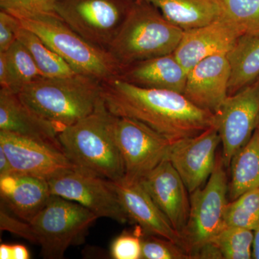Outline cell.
<instances>
[{
    "instance_id": "obj_1",
    "label": "cell",
    "mask_w": 259,
    "mask_h": 259,
    "mask_svg": "<svg viewBox=\"0 0 259 259\" xmlns=\"http://www.w3.org/2000/svg\"><path fill=\"white\" fill-rule=\"evenodd\" d=\"M102 86L110 113L142 122L171 143L216 126L214 114L196 106L182 93L140 88L117 77Z\"/></svg>"
},
{
    "instance_id": "obj_2",
    "label": "cell",
    "mask_w": 259,
    "mask_h": 259,
    "mask_svg": "<svg viewBox=\"0 0 259 259\" xmlns=\"http://www.w3.org/2000/svg\"><path fill=\"white\" fill-rule=\"evenodd\" d=\"M113 121L102 98L93 113L59 134L63 152L73 164L110 181L125 176Z\"/></svg>"
},
{
    "instance_id": "obj_3",
    "label": "cell",
    "mask_w": 259,
    "mask_h": 259,
    "mask_svg": "<svg viewBox=\"0 0 259 259\" xmlns=\"http://www.w3.org/2000/svg\"><path fill=\"white\" fill-rule=\"evenodd\" d=\"M102 81L76 74L42 77L24 87L19 97L60 131L93 113L102 98Z\"/></svg>"
},
{
    "instance_id": "obj_4",
    "label": "cell",
    "mask_w": 259,
    "mask_h": 259,
    "mask_svg": "<svg viewBox=\"0 0 259 259\" xmlns=\"http://www.w3.org/2000/svg\"><path fill=\"white\" fill-rule=\"evenodd\" d=\"M184 34L154 5L134 0L108 51L121 67L173 54Z\"/></svg>"
},
{
    "instance_id": "obj_5",
    "label": "cell",
    "mask_w": 259,
    "mask_h": 259,
    "mask_svg": "<svg viewBox=\"0 0 259 259\" xmlns=\"http://www.w3.org/2000/svg\"><path fill=\"white\" fill-rule=\"evenodd\" d=\"M11 14L23 28L36 34L57 53L76 74L102 82L120 74L122 67L110 51L85 40L54 12Z\"/></svg>"
},
{
    "instance_id": "obj_6",
    "label": "cell",
    "mask_w": 259,
    "mask_h": 259,
    "mask_svg": "<svg viewBox=\"0 0 259 259\" xmlns=\"http://www.w3.org/2000/svg\"><path fill=\"white\" fill-rule=\"evenodd\" d=\"M97 216L81 204L51 195L45 207L30 221L36 244L44 258H64L68 248L84 241Z\"/></svg>"
},
{
    "instance_id": "obj_7",
    "label": "cell",
    "mask_w": 259,
    "mask_h": 259,
    "mask_svg": "<svg viewBox=\"0 0 259 259\" xmlns=\"http://www.w3.org/2000/svg\"><path fill=\"white\" fill-rule=\"evenodd\" d=\"M222 156L204 187L190 194L188 221L182 233L186 249L191 252L213 238L226 226L224 213L228 203V180Z\"/></svg>"
},
{
    "instance_id": "obj_8",
    "label": "cell",
    "mask_w": 259,
    "mask_h": 259,
    "mask_svg": "<svg viewBox=\"0 0 259 259\" xmlns=\"http://www.w3.org/2000/svg\"><path fill=\"white\" fill-rule=\"evenodd\" d=\"M134 0H58L54 13L85 40L106 49Z\"/></svg>"
},
{
    "instance_id": "obj_9",
    "label": "cell",
    "mask_w": 259,
    "mask_h": 259,
    "mask_svg": "<svg viewBox=\"0 0 259 259\" xmlns=\"http://www.w3.org/2000/svg\"><path fill=\"white\" fill-rule=\"evenodd\" d=\"M51 193L81 204L99 218L120 223L128 221L110 180L74 166L48 180Z\"/></svg>"
},
{
    "instance_id": "obj_10",
    "label": "cell",
    "mask_w": 259,
    "mask_h": 259,
    "mask_svg": "<svg viewBox=\"0 0 259 259\" xmlns=\"http://www.w3.org/2000/svg\"><path fill=\"white\" fill-rule=\"evenodd\" d=\"M113 125L126 178L141 180L168 158L171 141L147 125L115 115Z\"/></svg>"
},
{
    "instance_id": "obj_11",
    "label": "cell",
    "mask_w": 259,
    "mask_h": 259,
    "mask_svg": "<svg viewBox=\"0 0 259 259\" xmlns=\"http://www.w3.org/2000/svg\"><path fill=\"white\" fill-rule=\"evenodd\" d=\"M215 115L223 145L225 166L253 136L259 121V78L243 90L228 95Z\"/></svg>"
},
{
    "instance_id": "obj_12",
    "label": "cell",
    "mask_w": 259,
    "mask_h": 259,
    "mask_svg": "<svg viewBox=\"0 0 259 259\" xmlns=\"http://www.w3.org/2000/svg\"><path fill=\"white\" fill-rule=\"evenodd\" d=\"M220 144L221 136L216 126L171 143L167 159L178 172L190 194L202 187L212 175Z\"/></svg>"
},
{
    "instance_id": "obj_13",
    "label": "cell",
    "mask_w": 259,
    "mask_h": 259,
    "mask_svg": "<svg viewBox=\"0 0 259 259\" xmlns=\"http://www.w3.org/2000/svg\"><path fill=\"white\" fill-rule=\"evenodd\" d=\"M0 148L8 156L13 173L48 180L75 166L62 151L13 133L0 131Z\"/></svg>"
},
{
    "instance_id": "obj_14",
    "label": "cell",
    "mask_w": 259,
    "mask_h": 259,
    "mask_svg": "<svg viewBox=\"0 0 259 259\" xmlns=\"http://www.w3.org/2000/svg\"><path fill=\"white\" fill-rule=\"evenodd\" d=\"M127 218L144 234L166 238L184 247L182 236L171 226L140 180L122 177L110 181ZM187 250V249H186Z\"/></svg>"
},
{
    "instance_id": "obj_15",
    "label": "cell",
    "mask_w": 259,
    "mask_h": 259,
    "mask_svg": "<svg viewBox=\"0 0 259 259\" xmlns=\"http://www.w3.org/2000/svg\"><path fill=\"white\" fill-rule=\"evenodd\" d=\"M140 182L182 236L190 214V192L171 162L168 159L162 161Z\"/></svg>"
},
{
    "instance_id": "obj_16",
    "label": "cell",
    "mask_w": 259,
    "mask_h": 259,
    "mask_svg": "<svg viewBox=\"0 0 259 259\" xmlns=\"http://www.w3.org/2000/svg\"><path fill=\"white\" fill-rule=\"evenodd\" d=\"M230 79L227 54L209 56L189 71L183 95L199 108L217 113L228 97Z\"/></svg>"
},
{
    "instance_id": "obj_17",
    "label": "cell",
    "mask_w": 259,
    "mask_h": 259,
    "mask_svg": "<svg viewBox=\"0 0 259 259\" xmlns=\"http://www.w3.org/2000/svg\"><path fill=\"white\" fill-rule=\"evenodd\" d=\"M240 37L238 30L221 17L204 26L184 31L174 54L189 72L206 58L228 54Z\"/></svg>"
},
{
    "instance_id": "obj_18",
    "label": "cell",
    "mask_w": 259,
    "mask_h": 259,
    "mask_svg": "<svg viewBox=\"0 0 259 259\" xmlns=\"http://www.w3.org/2000/svg\"><path fill=\"white\" fill-rule=\"evenodd\" d=\"M0 131L28 138L62 151L60 130L27 106L18 94L0 89Z\"/></svg>"
},
{
    "instance_id": "obj_19",
    "label": "cell",
    "mask_w": 259,
    "mask_h": 259,
    "mask_svg": "<svg viewBox=\"0 0 259 259\" xmlns=\"http://www.w3.org/2000/svg\"><path fill=\"white\" fill-rule=\"evenodd\" d=\"M1 204L23 221L30 223L51 197L46 179L12 173L0 177Z\"/></svg>"
},
{
    "instance_id": "obj_20",
    "label": "cell",
    "mask_w": 259,
    "mask_h": 259,
    "mask_svg": "<svg viewBox=\"0 0 259 259\" xmlns=\"http://www.w3.org/2000/svg\"><path fill=\"white\" fill-rule=\"evenodd\" d=\"M187 70L175 54L138 61L122 68L117 78L140 88L184 93Z\"/></svg>"
},
{
    "instance_id": "obj_21",
    "label": "cell",
    "mask_w": 259,
    "mask_h": 259,
    "mask_svg": "<svg viewBox=\"0 0 259 259\" xmlns=\"http://www.w3.org/2000/svg\"><path fill=\"white\" fill-rule=\"evenodd\" d=\"M154 5L184 31L204 26L223 15L220 0H142Z\"/></svg>"
},
{
    "instance_id": "obj_22",
    "label": "cell",
    "mask_w": 259,
    "mask_h": 259,
    "mask_svg": "<svg viewBox=\"0 0 259 259\" xmlns=\"http://www.w3.org/2000/svg\"><path fill=\"white\" fill-rule=\"evenodd\" d=\"M231 65L228 95H234L259 78V36L240 37L227 54Z\"/></svg>"
},
{
    "instance_id": "obj_23",
    "label": "cell",
    "mask_w": 259,
    "mask_h": 259,
    "mask_svg": "<svg viewBox=\"0 0 259 259\" xmlns=\"http://www.w3.org/2000/svg\"><path fill=\"white\" fill-rule=\"evenodd\" d=\"M228 199L233 201L247 191L259 188V132L255 130L248 142L232 158Z\"/></svg>"
},
{
    "instance_id": "obj_24",
    "label": "cell",
    "mask_w": 259,
    "mask_h": 259,
    "mask_svg": "<svg viewBox=\"0 0 259 259\" xmlns=\"http://www.w3.org/2000/svg\"><path fill=\"white\" fill-rule=\"evenodd\" d=\"M17 40L28 49L44 77H66L76 74L57 53L33 32L22 26L17 34Z\"/></svg>"
},
{
    "instance_id": "obj_25",
    "label": "cell",
    "mask_w": 259,
    "mask_h": 259,
    "mask_svg": "<svg viewBox=\"0 0 259 259\" xmlns=\"http://www.w3.org/2000/svg\"><path fill=\"white\" fill-rule=\"evenodd\" d=\"M5 53L11 79L10 91L18 94L24 87L44 77L31 54L18 40Z\"/></svg>"
},
{
    "instance_id": "obj_26",
    "label": "cell",
    "mask_w": 259,
    "mask_h": 259,
    "mask_svg": "<svg viewBox=\"0 0 259 259\" xmlns=\"http://www.w3.org/2000/svg\"><path fill=\"white\" fill-rule=\"evenodd\" d=\"M225 225L255 231L259 228V188L247 191L227 204Z\"/></svg>"
},
{
    "instance_id": "obj_27",
    "label": "cell",
    "mask_w": 259,
    "mask_h": 259,
    "mask_svg": "<svg viewBox=\"0 0 259 259\" xmlns=\"http://www.w3.org/2000/svg\"><path fill=\"white\" fill-rule=\"evenodd\" d=\"M223 18L241 36H259V0H220Z\"/></svg>"
},
{
    "instance_id": "obj_28",
    "label": "cell",
    "mask_w": 259,
    "mask_h": 259,
    "mask_svg": "<svg viewBox=\"0 0 259 259\" xmlns=\"http://www.w3.org/2000/svg\"><path fill=\"white\" fill-rule=\"evenodd\" d=\"M253 240L254 231L226 226L211 242L221 250L223 258L250 259L253 255Z\"/></svg>"
},
{
    "instance_id": "obj_29",
    "label": "cell",
    "mask_w": 259,
    "mask_h": 259,
    "mask_svg": "<svg viewBox=\"0 0 259 259\" xmlns=\"http://www.w3.org/2000/svg\"><path fill=\"white\" fill-rule=\"evenodd\" d=\"M142 259H190L189 252L175 242L153 235H141Z\"/></svg>"
},
{
    "instance_id": "obj_30",
    "label": "cell",
    "mask_w": 259,
    "mask_h": 259,
    "mask_svg": "<svg viewBox=\"0 0 259 259\" xmlns=\"http://www.w3.org/2000/svg\"><path fill=\"white\" fill-rule=\"evenodd\" d=\"M110 255L114 259H141V236L136 233H122L112 241Z\"/></svg>"
},
{
    "instance_id": "obj_31",
    "label": "cell",
    "mask_w": 259,
    "mask_h": 259,
    "mask_svg": "<svg viewBox=\"0 0 259 259\" xmlns=\"http://www.w3.org/2000/svg\"><path fill=\"white\" fill-rule=\"evenodd\" d=\"M58 0H0L2 10L10 13H51Z\"/></svg>"
},
{
    "instance_id": "obj_32",
    "label": "cell",
    "mask_w": 259,
    "mask_h": 259,
    "mask_svg": "<svg viewBox=\"0 0 259 259\" xmlns=\"http://www.w3.org/2000/svg\"><path fill=\"white\" fill-rule=\"evenodd\" d=\"M0 229L1 231L10 232L30 243L36 244V239L30 223L17 216L11 215L9 210L3 204H1L0 208Z\"/></svg>"
},
{
    "instance_id": "obj_33",
    "label": "cell",
    "mask_w": 259,
    "mask_h": 259,
    "mask_svg": "<svg viewBox=\"0 0 259 259\" xmlns=\"http://www.w3.org/2000/svg\"><path fill=\"white\" fill-rule=\"evenodd\" d=\"M22 25L18 18L5 10L0 11V52H5L17 40Z\"/></svg>"
},
{
    "instance_id": "obj_34",
    "label": "cell",
    "mask_w": 259,
    "mask_h": 259,
    "mask_svg": "<svg viewBox=\"0 0 259 259\" xmlns=\"http://www.w3.org/2000/svg\"><path fill=\"white\" fill-rule=\"evenodd\" d=\"M190 256L191 258H223L221 250L211 241L191 252Z\"/></svg>"
},
{
    "instance_id": "obj_35",
    "label": "cell",
    "mask_w": 259,
    "mask_h": 259,
    "mask_svg": "<svg viewBox=\"0 0 259 259\" xmlns=\"http://www.w3.org/2000/svg\"><path fill=\"white\" fill-rule=\"evenodd\" d=\"M0 85L1 89L10 90L11 79L5 52H0Z\"/></svg>"
},
{
    "instance_id": "obj_36",
    "label": "cell",
    "mask_w": 259,
    "mask_h": 259,
    "mask_svg": "<svg viewBox=\"0 0 259 259\" xmlns=\"http://www.w3.org/2000/svg\"><path fill=\"white\" fill-rule=\"evenodd\" d=\"M13 173L8 156L3 148H0V177H5Z\"/></svg>"
},
{
    "instance_id": "obj_37",
    "label": "cell",
    "mask_w": 259,
    "mask_h": 259,
    "mask_svg": "<svg viewBox=\"0 0 259 259\" xmlns=\"http://www.w3.org/2000/svg\"><path fill=\"white\" fill-rule=\"evenodd\" d=\"M13 259H28L30 258V253L26 247L22 245H13Z\"/></svg>"
},
{
    "instance_id": "obj_38",
    "label": "cell",
    "mask_w": 259,
    "mask_h": 259,
    "mask_svg": "<svg viewBox=\"0 0 259 259\" xmlns=\"http://www.w3.org/2000/svg\"><path fill=\"white\" fill-rule=\"evenodd\" d=\"M13 245L5 243L0 245V258L13 259Z\"/></svg>"
},
{
    "instance_id": "obj_39",
    "label": "cell",
    "mask_w": 259,
    "mask_h": 259,
    "mask_svg": "<svg viewBox=\"0 0 259 259\" xmlns=\"http://www.w3.org/2000/svg\"><path fill=\"white\" fill-rule=\"evenodd\" d=\"M252 258L259 259V228L254 231Z\"/></svg>"
},
{
    "instance_id": "obj_40",
    "label": "cell",
    "mask_w": 259,
    "mask_h": 259,
    "mask_svg": "<svg viewBox=\"0 0 259 259\" xmlns=\"http://www.w3.org/2000/svg\"><path fill=\"white\" fill-rule=\"evenodd\" d=\"M257 130H258V131L259 132V121H258V126H257Z\"/></svg>"
}]
</instances>
